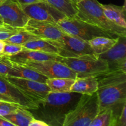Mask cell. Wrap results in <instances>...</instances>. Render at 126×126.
I'll return each instance as SVG.
<instances>
[{
  "instance_id": "obj_15",
  "label": "cell",
  "mask_w": 126,
  "mask_h": 126,
  "mask_svg": "<svg viewBox=\"0 0 126 126\" xmlns=\"http://www.w3.org/2000/svg\"><path fill=\"white\" fill-rule=\"evenodd\" d=\"M8 57L13 62L22 65L27 62H38L48 60L59 61L60 57L57 54L23 49L18 54Z\"/></svg>"
},
{
  "instance_id": "obj_29",
  "label": "cell",
  "mask_w": 126,
  "mask_h": 126,
  "mask_svg": "<svg viewBox=\"0 0 126 126\" xmlns=\"http://www.w3.org/2000/svg\"><path fill=\"white\" fill-rule=\"evenodd\" d=\"M12 61L8 57L0 55V76L7 78L11 67Z\"/></svg>"
},
{
  "instance_id": "obj_8",
  "label": "cell",
  "mask_w": 126,
  "mask_h": 126,
  "mask_svg": "<svg viewBox=\"0 0 126 126\" xmlns=\"http://www.w3.org/2000/svg\"><path fill=\"white\" fill-rule=\"evenodd\" d=\"M10 83L24 95L38 104L44 102L49 94L50 89L46 83L14 77L5 78Z\"/></svg>"
},
{
  "instance_id": "obj_38",
  "label": "cell",
  "mask_w": 126,
  "mask_h": 126,
  "mask_svg": "<svg viewBox=\"0 0 126 126\" xmlns=\"http://www.w3.org/2000/svg\"><path fill=\"white\" fill-rule=\"evenodd\" d=\"M0 126H1V125H0Z\"/></svg>"
},
{
  "instance_id": "obj_35",
  "label": "cell",
  "mask_w": 126,
  "mask_h": 126,
  "mask_svg": "<svg viewBox=\"0 0 126 126\" xmlns=\"http://www.w3.org/2000/svg\"><path fill=\"white\" fill-rule=\"evenodd\" d=\"M6 1V0H0V4L2 3H3V2H4Z\"/></svg>"
},
{
  "instance_id": "obj_22",
  "label": "cell",
  "mask_w": 126,
  "mask_h": 126,
  "mask_svg": "<svg viewBox=\"0 0 126 126\" xmlns=\"http://www.w3.org/2000/svg\"><path fill=\"white\" fill-rule=\"evenodd\" d=\"M63 14L68 18L76 17L78 12L76 4L71 0H42Z\"/></svg>"
},
{
  "instance_id": "obj_28",
  "label": "cell",
  "mask_w": 126,
  "mask_h": 126,
  "mask_svg": "<svg viewBox=\"0 0 126 126\" xmlns=\"http://www.w3.org/2000/svg\"><path fill=\"white\" fill-rule=\"evenodd\" d=\"M23 47L21 45L11 44V43H6L4 47L3 51L1 55L10 57L22 51Z\"/></svg>"
},
{
  "instance_id": "obj_5",
  "label": "cell",
  "mask_w": 126,
  "mask_h": 126,
  "mask_svg": "<svg viewBox=\"0 0 126 126\" xmlns=\"http://www.w3.org/2000/svg\"><path fill=\"white\" fill-rule=\"evenodd\" d=\"M59 61L75 71L76 78L99 77L109 71L107 62L95 54L75 58L60 57Z\"/></svg>"
},
{
  "instance_id": "obj_27",
  "label": "cell",
  "mask_w": 126,
  "mask_h": 126,
  "mask_svg": "<svg viewBox=\"0 0 126 126\" xmlns=\"http://www.w3.org/2000/svg\"><path fill=\"white\" fill-rule=\"evenodd\" d=\"M18 107H20L14 103L0 100V117H4L14 113Z\"/></svg>"
},
{
  "instance_id": "obj_3",
  "label": "cell",
  "mask_w": 126,
  "mask_h": 126,
  "mask_svg": "<svg viewBox=\"0 0 126 126\" xmlns=\"http://www.w3.org/2000/svg\"><path fill=\"white\" fill-rule=\"evenodd\" d=\"M76 17L116 36H126V28L118 27L105 15L102 4L97 0H81L76 2Z\"/></svg>"
},
{
  "instance_id": "obj_12",
  "label": "cell",
  "mask_w": 126,
  "mask_h": 126,
  "mask_svg": "<svg viewBox=\"0 0 126 126\" xmlns=\"http://www.w3.org/2000/svg\"><path fill=\"white\" fill-rule=\"evenodd\" d=\"M0 16L5 25L23 28L30 18L16 0H6L0 4Z\"/></svg>"
},
{
  "instance_id": "obj_20",
  "label": "cell",
  "mask_w": 126,
  "mask_h": 126,
  "mask_svg": "<svg viewBox=\"0 0 126 126\" xmlns=\"http://www.w3.org/2000/svg\"><path fill=\"white\" fill-rule=\"evenodd\" d=\"M75 79L66 78H55L47 79L46 84L54 93H69L75 82Z\"/></svg>"
},
{
  "instance_id": "obj_4",
  "label": "cell",
  "mask_w": 126,
  "mask_h": 126,
  "mask_svg": "<svg viewBox=\"0 0 126 126\" xmlns=\"http://www.w3.org/2000/svg\"><path fill=\"white\" fill-rule=\"evenodd\" d=\"M98 112L97 92L82 95L75 107L66 114L62 126H89Z\"/></svg>"
},
{
  "instance_id": "obj_33",
  "label": "cell",
  "mask_w": 126,
  "mask_h": 126,
  "mask_svg": "<svg viewBox=\"0 0 126 126\" xmlns=\"http://www.w3.org/2000/svg\"><path fill=\"white\" fill-rule=\"evenodd\" d=\"M6 44V43H5L4 41L0 40V55L2 54V51H3L4 47V46Z\"/></svg>"
},
{
  "instance_id": "obj_13",
  "label": "cell",
  "mask_w": 126,
  "mask_h": 126,
  "mask_svg": "<svg viewBox=\"0 0 126 126\" xmlns=\"http://www.w3.org/2000/svg\"><path fill=\"white\" fill-rule=\"evenodd\" d=\"M107 62L109 71L126 72V36H119L117 43L110 50L98 55Z\"/></svg>"
},
{
  "instance_id": "obj_9",
  "label": "cell",
  "mask_w": 126,
  "mask_h": 126,
  "mask_svg": "<svg viewBox=\"0 0 126 126\" xmlns=\"http://www.w3.org/2000/svg\"><path fill=\"white\" fill-rule=\"evenodd\" d=\"M29 18L57 24L66 17L63 14L44 1L20 6Z\"/></svg>"
},
{
  "instance_id": "obj_25",
  "label": "cell",
  "mask_w": 126,
  "mask_h": 126,
  "mask_svg": "<svg viewBox=\"0 0 126 126\" xmlns=\"http://www.w3.org/2000/svg\"><path fill=\"white\" fill-rule=\"evenodd\" d=\"M38 39L40 38L23 29L16 34L11 36L10 38L4 41L6 43H11V44L22 46L27 42Z\"/></svg>"
},
{
  "instance_id": "obj_26",
  "label": "cell",
  "mask_w": 126,
  "mask_h": 126,
  "mask_svg": "<svg viewBox=\"0 0 126 126\" xmlns=\"http://www.w3.org/2000/svg\"><path fill=\"white\" fill-rule=\"evenodd\" d=\"M23 29V28H14L5 24L2 26H0V40H6L11 36L16 34Z\"/></svg>"
},
{
  "instance_id": "obj_23",
  "label": "cell",
  "mask_w": 126,
  "mask_h": 126,
  "mask_svg": "<svg viewBox=\"0 0 126 126\" xmlns=\"http://www.w3.org/2000/svg\"><path fill=\"white\" fill-rule=\"evenodd\" d=\"M22 46L25 49L37 50L58 55L57 49L46 39H38L30 41L25 43L23 45H22Z\"/></svg>"
},
{
  "instance_id": "obj_36",
  "label": "cell",
  "mask_w": 126,
  "mask_h": 126,
  "mask_svg": "<svg viewBox=\"0 0 126 126\" xmlns=\"http://www.w3.org/2000/svg\"><path fill=\"white\" fill-rule=\"evenodd\" d=\"M71 1H73V2H74V3H75V4H76V1H75V0H71Z\"/></svg>"
},
{
  "instance_id": "obj_14",
  "label": "cell",
  "mask_w": 126,
  "mask_h": 126,
  "mask_svg": "<svg viewBox=\"0 0 126 126\" xmlns=\"http://www.w3.org/2000/svg\"><path fill=\"white\" fill-rule=\"evenodd\" d=\"M23 29L40 39L48 40H57L65 34L57 24L32 18H30Z\"/></svg>"
},
{
  "instance_id": "obj_19",
  "label": "cell",
  "mask_w": 126,
  "mask_h": 126,
  "mask_svg": "<svg viewBox=\"0 0 126 126\" xmlns=\"http://www.w3.org/2000/svg\"><path fill=\"white\" fill-rule=\"evenodd\" d=\"M118 37L109 38L106 36H98L89 40L88 43L94 53L95 55H99L110 50L117 43Z\"/></svg>"
},
{
  "instance_id": "obj_21",
  "label": "cell",
  "mask_w": 126,
  "mask_h": 126,
  "mask_svg": "<svg viewBox=\"0 0 126 126\" xmlns=\"http://www.w3.org/2000/svg\"><path fill=\"white\" fill-rule=\"evenodd\" d=\"M2 118L16 126H28L31 121L34 118L28 110L22 107H18L14 113Z\"/></svg>"
},
{
  "instance_id": "obj_1",
  "label": "cell",
  "mask_w": 126,
  "mask_h": 126,
  "mask_svg": "<svg viewBox=\"0 0 126 126\" xmlns=\"http://www.w3.org/2000/svg\"><path fill=\"white\" fill-rule=\"evenodd\" d=\"M82 95L75 92H50L45 100L35 110H28L35 119L49 126H62L66 114L76 105Z\"/></svg>"
},
{
  "instance_id": "obj_32",
  "label": "cell",
  "mask_w": 126,
  "mask_h": 126,
  "mask_svg": "<svg viewBox=\"0 0 126 126\" xmlns=\"http://www.w3.org/2000/svg\"><path fill=\"white\" fill-rule=\"evenodd\" d=\"M0 125L1 126H16L14 124L8 121L6 119H4L2 117H0Z\"/></svg>"
},
{
  "instance_id": "obj_30",
  "label": "cell",
  "mask_w": 126,
  "mask_h": 126,
  "mask_svg": "<svg viewBox=\"0 0 126 126\" xmlns=\"http://www.w3.org/2000/svg\"><path fill=\"white\" fill-rule=\"evenodd\" d=\"M28 126H49L45 122L43 121L36 119L35 118L32 119L30 123L28 124Z\"/></svg>"
},
{
  "instance_id": "obj_24",
  "label": "cell",
  "mask_w": 126,
  "mask_h": 126,
  "mask_svg": "<svg viewBox=\"0 0 126 126\" xmlns=\"http://www.w3.org/2000/svg\"><path fill=\"white\" fill-rule=\"evenodd\" d=\"M114 113L112 108H107L98 112L89 126H113Z\"/></svg>"
},
{
  "instance_id": "obj_6",
  "label": "cell",
  "mask_w": 126,
  "mask_h": 126,
  "mask_svg": "<svg viewBox=\"0 0 126 126\" xmlns=\"http://www.w3.org/2000/svg\"><path fill=\"white\" fill-rule=\"evenodd\" d=\"M57 25L65 34L77 37L86 41H89L98 36H106L109 38L118 37L105 32L98 27L83 22L76 17L73 18L65 17L59 21Z\"/></svg>"
},
{
  "instance_id": "obj_17",
  "label": "cell",
  "mask_w": 126,
  "mask_h": 126,
  "mask_svg": "<svg viewBox=\"0 0 126 126\" xmlns=\"http://www.w3.org/2000/svg\"><path fill=\"white\" fill-rule=\"evenodd\" d=\"M98 90V77L76 78L71 88V92L81 95H92Z\"/></svg>"
},
{
  "instance_id": "obj_18",
  "label": "cell",
  "mask_w": 126,
  "mask_h": 126,
  "mask_svg": "<svg viewBox=\"0 0 126 126\" xmlns=\"http://www.w3.org/2000/svg\"><path fill=\"white\" fill-rule=\"evenodd\" d=\"M103 12L110 22L118 27L126 28V4L123 6L102 4Z\"/></svg>"
},
{
  "instance_id": "obj_31",
  "label": "cell",
  "mask_w": 126,
  "mask_h": 126,
  "mask_svg": "<svg viewBox=\"0 0 126 126\" xmlns=\"http://www.w3.org/2000/svg\"><path fill=\"white\" fill-rule=\"evenodd\" d=\"M18 4L20 6H23V5L30 4L35 3V2L42 1V0H16Z\"/></svg>"
},
{
  "instance_id": "obj_34",
  "label": "cell",
  "mask_w": 126,
  "mask_h": 126,
  "mask_svg": "<svg viewBox=\"0 0 126 126\" xmlns=\"http://www.w3.org/2000/svg\"><path fill=\"white\" fill-rule=\"evenodd\" d=\"M4 25V23L3 22V20H2V17H1V16H0V26H2Z\"/></svg>"
},
{
  "instance_id": "obj_10",
  "label": "cell",
  "mask_w": 126,
  "mask_h": 126,
  "mask_svg": "<svg viewBox=\"0 0 126 126\" xmlns=\"http://www.w3.org/2000/svg\"><path fill=\"white\" fill-rule=\"evenodd\" d=\"M22 65L37 71L47 79L66 78L75 79L77 77L75 71L57 60L27 62Z\"/></svg>"
},
{
  "instance_id": "obj_7",
  "label": "cell",
  "mask_w": 126,
  "mask_h": 126,
  "mask_svg": "<svg viewBox=\"0 0 126 126\" xmlns=\"http://www.w3.org/2000/svg\"><path fill=\"white\" fill-rule=\"evenodd\" d=\"M57 49L58 55L63 58H75L95 54L88 41L65 34L57 40H48Z\"/></svg>"
},
{
  "instance_id": "obj_11",
  "label": "cell",
  "mask_w": 126,
  "mask_h": 126,
  "mask_svg": "<svg viewBox=\"0 0 126 126\" xmlns=\"http://www.w3.org/2000/svg\"><path fill=\"white\" fill-rule=\"evenodd\" d=\"M0 100L17 105L27 110H35L38 107L36 103L2 76H0Z\"/></svg>"
},
{
  "instance_id": "obj_16",
  "label": "cell",
  "mask_w": 126,
  "mask_h": 126,
  "mask_svg": "<svg viewBox=\"0 0 126 126\" xmlns=\"http://www.w3.org/2000/svg\"><path fill=\"white\" fill-rule=\"evenodd\" d=\"M7 77L30 79L43 83H46L47 79L46 77L37 71L13 62H12L11 63V67L8 73Z\"/></svg>"
},
{
  "instance_id": "obj_2",
  "label": "cell",
  "mask_w": 126,
  "mask_h": 126,
  "mask_svg": "<svg viewBox=\"0 0 126 126\" xmlns=\"http://www.w3.org/2000/svg\"><path fill=\"white\" fill-rule=\"evenodd\" d=\"M99 112L126 102V72L108 71L98 77Z\"/></svg>"
},
{
  "instance_id": "obj_37",
  "label": "cell",
  "mask_w": 126,
  "mask_h": 126,
  "mask_svg": "<svg viewBox=\"0 0 126 126\" xmlns=\"http://www.w3.org/2000/svg\"><path fill=\"white\" fill-rule=\"evenodd\" d=\"M79 1H81V0H75V1H76V2H79Z\"/></svg>"
}]
</instances>
